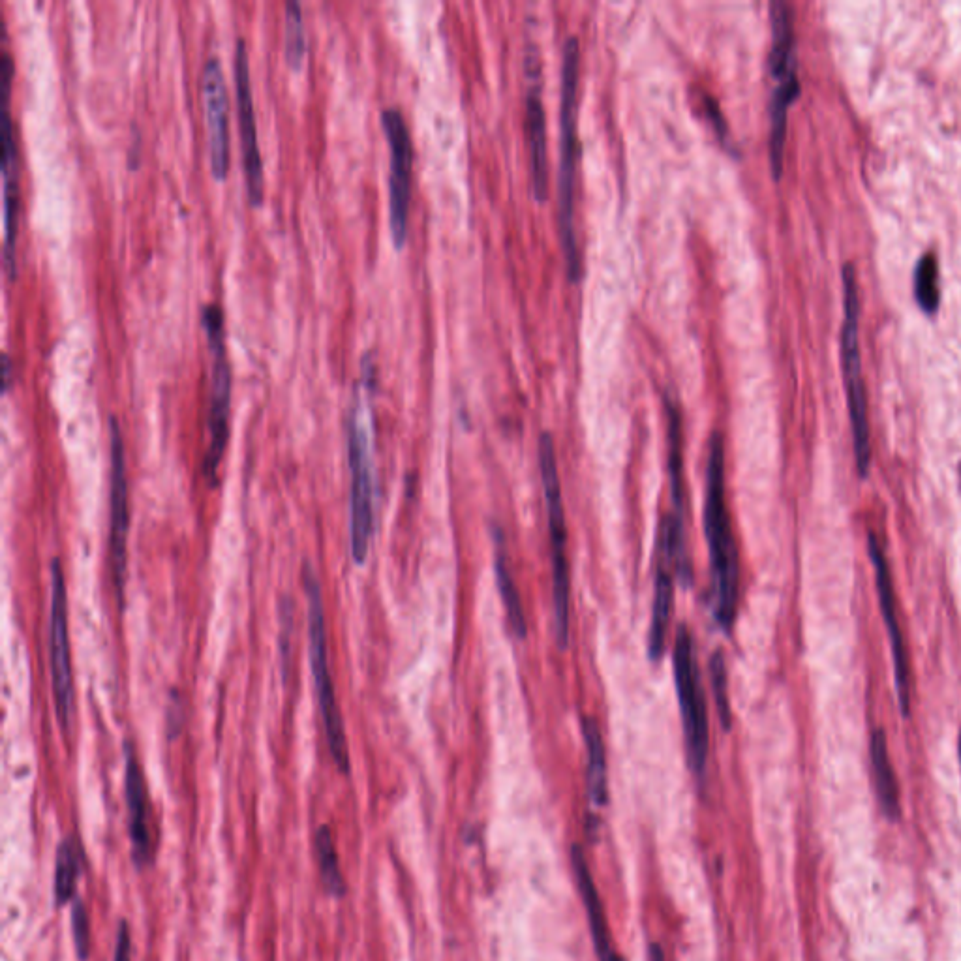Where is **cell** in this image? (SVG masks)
Masks as SVG:
<instances>
[{"label":"cell","instance_id":"obj_5","mask_svg":"<svg viewBox=\"0 0 961 961\" xmlns=\"http://www.w3.org/2000/svg\"><path fill=\"white\" fill-rule=\"evenodd\" d=\"M672 667L686 738L687 763L695 776H702L710 755V721L702 689L697 648L686 624L676 629Z\"/></svg>","mask_w":961,"mask_h":961},{"label":"cell","instance_id":"obj_11","mask_svg":"<svg viewBox=\"0 0 961 961\" xmlns=\"http://www.w3.org/2000/svg\"><path fill=\"white\" fill-rule=\"evenodd\" d=\"M233 79H235V94H237V113H239V128H241V145H243V164H245L246 188L248 198L254 207H260L263 201V160H261L260 139L256 126V111H254V96L250 85V66H248V51L245 38H237L235 44V59H233Z\"/></svg>","mask_w":961,"mask_h":961},{"label":"cell","instance_id":"obj_7","mask_svg":"<svg viewBox=\"0 0 961 961\" xmlns=\"http://www.w3.org/2000/svg\"><path fill=\"white\" fill-rule=\"evenodd\" d=\"M203 329L213 357L211 389H209V447L203 460V470L209 481L216 483L222 458L229 438V410H231V367L226 351L224 312L216 303L203 308Z\"/></svg>","mask_w":961,"mask_h":961},{"label":"cell","instance_id":"obj_17","mask_svg":"<svg viewBox=\"0 0 961 961\" xmlns=\"http://www.w3.org/2000/svg\"><path fill=\"white\" fill-rule=\"evenodd\" d=\"M671 558L659 552L656 579H654V603L652 620L648 631V654L652 661H659L667 652V633L671 626L674 609V575Z\"/></svg>","mask_w":961,"mask_h":961},{"label":"cell","instance_id":"obj_25","mask_svg":"<svg viewBox=\"0 0 961 961\" xmlns=\"http://www.w3.org/2000/svg\"><path fill=\"white\" fill-rule=\"evenodd\" d=\"M83 870V851L76 839L66 836L57 847L53 898L57 907H64L76 898L77 881Z\"/></svg>","mask_w":961,"mask_h":961},{"label":"cell","instance_id":"obj_18","mask_svg":"<svg viewBox=\"0 0 961 961\" xmlns=\"http://www.w3.org/2000/svg\"><path fill=\"white\" fill-rule=\"evenodd\" d=\"M526 134L530 145L532 160V184L537 201H545L549 196V153H547V117L545 107L539 96V87L534 85L526 94Z\"/></svg>","mask_w":961,"mask_h":961},{"label":"cell","instance_id":"obj_6","mask_svg":"<svg viewBox=\"0 0 961 961\" xmlns=\"http://www.w3.org/2000/svg\"><path fill=\"white\" fill-rule=\"evenodd\" d=\"M348 466H350V547L353 562H367L374 534V475L370 458L367 408L357 395L346 419Z\"/></svg>","mask_w":961,"mask_h":961},{"label":"cell","instance_id":"obj_29","mask_svg":"<svg viewBox=\"0 0 961 961\" xmlns=\"http://www.w3.org/2000/svg\"><path fill=\"white\" fill-rule=\"evenodd\" d=\"M916 303L926 314H935L939 308V267L933 254H926L915 269Z\"/></svg>","mask_w":961,"mask_h":961},{"label":"cell","instance_id":"obj_12","mask_svg":"<svg viewBox=\"0 0 961 961\" xmlns=\"http://www.w3.org/2000/svg\"><path fill=\"white\" fill-rule=\"evenodd\" d=\"M868 554H870L871 564L875 569V584L879 592V603L881 612L885 618L886 633L890 639L892 648V659H894V678H896V693L900 702L901 716H909L911 710V672H909V656L905 641L901 635V627L898 624V611H896V595H894V584L890 577V567L886 562L885 550L881 547L879 539L875 535H868Z\"/></svg>","mask_w":961,"mask_h":961},{"label":"cell","instance_id":"obj_26","mask_svg":"<svg viewBox=\"0 0 961 961\" xmlns=\"http://www.w3.org/2000/svg\"><path fill=\"white\" fill-rule=\"evenodd\" d=\"M314 851L320 868V879L323 888L333 898H344L348 892L346 879L340 870V860L336 851L335 836L329 824H321L314 834Z\"/></svg>","mask_w":961,"mask_h":961},{"label":"cell","instance_id":"obj_8","mask_svg":"<svg viewBox=\"0 0 961 961\" xmlns=\"http://www.w3.org/2000/svg\"><path fill=\"white\" fill-rule=\"evenodd\" d=\"M49 663L51 682L55 695V710L62 731L72 729L76 714V689L70 656V633H68V595L66 580L59 560L51 564V609H49Z\"/></svg>","mask_w":961,"mask_h":961},{"label":"cell","instance_id":"obj_23","mask_svg":"<svg viewBox=\"0 0 961 961\" xmlns=\"http://www.w3.org/2000/svg\"><path fill=\"white\" fill-rule=\"evenodd\" d=\"M800 94L798 77H787L779 81L776 91L772 94L770 104V164L772 173L779 179L783 171V151H785V134H787V113L794 98Z\"/></svg>","mask_w":961,"mask_h":961},{"label":"cell","instance_id":"obj_14","mask_svg":"<svg viewBox=\"0 0 961 961\" xmlns=\"http://www.w3.org/2000/svg\"><path fill=\"white\" fill-rule=\"evenodd\" d=\"M124 796L128 809V836L132 862L138 870L153 864L154 847L149 823V796L143 768L132 742L124 744Z\"/></svg>","mask_w":961,"mask_h":961},{"label":"cell","instance_id":"obj_24","mask_svg":"<svg viewBox=\"0 0 961 961\" xmlns=\"http://www.w3.org/2000/svg\"><path fill=\"white\" fill-rule=\"evenodd\" d=\"M669 419V485H671L674 517H684V425L682 412L672 398H665ZM684 520V519H682Z\"/></svg>","mask_w":961,"mask_h":961},{"label":"cell","instance_id":"obj_27","mask_svg":"<svg viewBox=\"0 0 961 961\" xmlns=\"http://www.w3.org/2000/svg\"><path fill=\"white\" fill-rule=\"evenodd\" d=\"M494 569H496V584H498V590H500L502 601H504L509 626L519 639H526L528 624H526L524 605H522V599H520L519 586H517V582H515L509 567H507V560H505V554L502 550L496 556Z\"/></svg>","mask_w":961,"mask_h":961},{"label":"cell","instance_id":"obj_21","mask_svg":"<svg viewBox=\"0 0 961 961\" xmlns=\"http://www.w3.org/2000/svg\"><path fill=\"white\" fill-rule=\"evenodd\" d=\"M582 736L586 744V781H588V796L595 808L607 806L609 800V768H607V749L603 742V734L599 725L592 717L582 719Z\"/></svg>","mask_w":961,"mask_h":961},{"label":"cell","instance_id":"obj_20","mask_svg":"<svg viewBox=\"0 0 961 961\" xmlns=\"http://www.w3.org/2000/svg\"><path fill=\"white\" fill-rule=\"evenodd\" d=\"M871 768L875 779V791L881 809L890 821H898L901 817L900 787L894 766L888 753V740L883 729H875L870 740Z\"/></svg>","mask_w":961,"mask_h":961},{"label":"cell","instance_id":"obj_1","mask_svg":"<svg viewBox=\"0 0 961 961\" xmlns=\"http://www.w3.org/2000/svg\"><path fill=\"white\" fill-rule=\"evenodd\" d=\"M704 535L712 567L714 616L721 629L729 633L733 629L738 611L740 564L733 522L725 496V443L721 432L712 434L708 447Z\"/></svg>","mask_w":961,"mask_h":961},{"label":"cell","instance_id":"obj_16","mask_svg":"<svg viewBox=\"0 0 961 961\" xmlns=\"http://www.w3.org/2000/svg\"><path fill=\"white\" fill-rule=\"evenodd\" d=\"M2 194H4V263L8 275L16 278L17 216H19V183H17V149L14 123H2Z\"/></svg>","mask_w":961,"mask_h":961},{"label":"cell","instance_id":"obj_9","mask_svg":"<svg viewBox=\"0 0 961 961\" xmlns=\"http://www.w3.org/2000/svg\"><path fill=\"white\" fill-rule=\"evenodd\" d=\"M385 138L389 143V229L393 245L402 248L408 239V218L412 199L413 145L402 111L385 107L382 111Z\"/></svg>","mask_w":961,"mask_h":961},{"label":"cell","instance_id":"obj_33","mask_svg":"<svg viewBox=\"0 0 961 961\" xmlns=\"http://www.w3.org/2000/svg\"><path fill=\"white\" fill-rule=\"evenodd\" d=\"M113 961H132V937H130V926L126 920H121L117 928Z\"/></svg>","mask_w":961,"mask_h":961},{"label":"cell","instance_id":"obj_32","mask_svg":"<svg viewBox=\"0 0 961 961\" xmlns=\"http://www.w3.org/2000/svg\"><path fill=\"white\" fill-rule=\"evenodd\" d=\"M701 96L706 117H708V121L714 126L717 138L721 139V141H727V138H729V136H727L729 130H727V123H725V119H723V115H721V109H719L716 98H714L712 94H708V92H702Z\"/></svg>","mask_w":961,"mask_h":961},{"label":"cell","instance_id":"obj_3","mask_svg":"<svg viewBox=\"0 0 961 961\" xmlns=\"http://www.w3.org/2000/svg\"><path fill=\"white\" fill-rule=\"evenodd\" d=\"M303 586H305L306 605H308V661H310V671L314 678L323 731H325L329 753L335 761L336 768L348 776L351 770L350 749H348L344 719L336 701L335 682H333L331 665H329V641H327V624H325L320 580L310 564H306L303 569Z\"/></svg>","mask_w":961,"mask_h":961},{"label":"cell","instance_id":"obj_35","mask_svg":"<svg viewBox=\"0 0 961 961\" xmlns=\"http://www.w3.org/2000/svg\"><path fill=\"white\" fill-rule=\"evenodd\" d=\"M650 961H665V954L661 950V946L652 945L650 946Z\"/></svg>","mask_w":961,"mask_h":961},{"label":"cell","instance_id":"obj_22","mask_svg":"<svg viewBox=\"0 0 961 961\" xmlns=\"http://www.w3.org/2000/svg\"><path fill=\"white\" fill-rule=\"evenodd\" d=\"M772 21V49H770V72L776 81L796 76L794 72L793 14L789 4L776 0L770 4Z\"/></svg>","mask_w":961,"mask_h":961},{"label":"cell","instance_id":"obj_36","mask_svg":"<svg viewBox=\"0 0 961 961\" xmlns=\"http://www.w3.org/2000/svg\"><path fill=\"white\" fill-rule=\"evenodd\" d=\"M958 755H960V766H961V731H960V738H958Z\"/></svg>","mask_w":961,"mask_h":961},{"label":"cell","instance_id":"obj_2","mask_svg":"<svg viewBox=\"0 0 961 961\" xmlns=\"http://www.w3.org/2000/svg\"><path fill=\"white\" fill-rule=\"evenodd\" d=\"M562 102H560V171H558V218L564 248L565 267L571 282L582 278L579 237L575 228V192L579 171V70L580 44L569 36L562 57Z\"/></svg>","mask_w":961,"mask_h":961},{"label":"cell","instance_id":"obj_30","mask_svg":"<svg viewBox=\"0 0 961 961\" xmlns=\"http://www.w3.org/2000/svg\"><path fill=\"white\" fill-rule=\"evenodd\" d=\"M708 669H710V684H712V693H714V701H716L717 717H719L723 729L731 731L733 710H731V699H729V671H727V663H725V656L721 654V650L712 654L710 661H708Z\"/></svg>","mask_w":961,"mask_h":961},{"label":"cell","instance_id":"obj_10","mask_svg":"<svg viewBox=\"0 0 961 961\" xmlns=\"http://www.w3.org/2000/svg\"><path fill=\"white\" fill-rule=\"evenodd\" d=\"M109 558L115 592L119 597V607L123 611L124 590H126V569H128V479H126V457L121 425L115 417L109 419Z\"/></svg>","mask_w":961,"mask_h":961},{"label":"cell","instance_id":"obj_19","mask_svg":"<svg viewBox=\"0 0 961 961\" xmlns=\"http://www.w3.org/2000/svg\"><path fill=\"white\" fill-rule=\"evenodd\" d=\"M841 276H843V310H845V320L841 327V367H843V378L847 382V380L862 378L860 346H858L860 295H858L855 267L851 263L843 267Z\"/></svg>","mask_w":961,"mask_h":961},{"label":"cell","instance_id":"obj_4","mask_svg":"<svg viewBox=\"0 0 961 961\" xmlns=\"http://www.w3.org/2000/svg\"><path fill=\"white\" fill-rule=\"evenodd\" d=\"M539 470L549 519L550 560H552V599L558 646L565 650L569 641V601L571 580L567 564V522H565L564 494L558 473L556 449L549 432L539 438Z\"/></svg>","mask_w":961,"mask_h":961},{"label":"cell","instance_id":"obj_13","mask_svg":"<svg viewBox=\"0 0 961 961\" xmlns=\"http://www.w3.org/2000/svg\"><path fill=\"white\" fill-rule=\"evenodd\" d=\"M201 89H203V111H205V124H207L211 173L216 181H224L228 177L229 162H231L228 91H226L224 68L218 57H209L205 61Z\"/></svg>","mask_w":961,"mask_h":961},{"label":"cell","instance_id":"obj_15","mask_svg":"<svg viewBox=\"0 0 961 961\" xmlns=\"http://www.w3.org/2000/svg\"><path fill=\"white\" fill-rule=\"evenodd\" d=\"M571 860H573V871H575V879H577V888H579L580 898H582V905H584V911H586V916H588V924H590V931H592L597 960L622 961L618 950L614 948L609 920H607V915H605V907H603V900H601V896H599V890H597V886H595L594 875H592L590 866H588V862H586V858H584V853H582L580 847H573Z\"/></svg>","mask_w":961,"mask_h":961},{"label":"cell","instance_id":"obj_31","mask_svg":"<svg viewBox=\"0 0 961 961\" xmlns=\"http://www.w3.org/2000/svg\"><path fill=\"white\" fill-rule=\"evenodd\" d=\"M72 937L76 945V954L79 961L89 960L91 956V916L85 901H72Z\"/></svg>","mask_w":961,"mask_h":961},{"label":"cell","instance_id":"obj_34","mask_svg":"<svg viewBox=\"0 0 961 961\" xmlns=\"http://www.w3.org/2000/svg\"><path fill=\"white\" fill-rule=\"evenodd\" d=\"M2 374H4V391H8L12 383V361L8 355H4V361H2Z\"/></svg>","mask_w":961,"mask_h":961},{"label":"cell","instance_id":"obj_28","mask_svg":"<svg viewBox=\"0 0 961 961\" xmlns=\"http://www.w3.org/2000/svg\"><path fill=\"white\" fill-rule=\"evenodd\" d=\"M306 53V31L303 8L290 0L284 6V57L291 68L299 70Z\"/></svg>","mask_w":961,"mask_h":961}]
</instances>
